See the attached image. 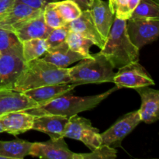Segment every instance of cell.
<instances>
[{
    "label": "cell",
    "instance_id": "1",
    "mask_svg": "<svg viewBox=\"0 0 159 159\" xmlns=\"http://www.w3.org/2000/svg\"><path fill=\"white\" fill-rule=\"evenodd\" d=\"M69 68H61L40 58L26 62L13 90L23 93L44 85L70 83Z\"/></svg>",
    "mask_w": 159,
    "mask_h": 159
},
{
    "label": "cell",
    "instance_id": "2",
    "mask_svg": "<svg viewBox=\"0 0 159 159\" xmlns=\"http://www.w3.org/2000/svg\"><path fill=\"white\" fill-rule=\"evenodd\" d=\"M100 52L111 62L114 68H120L139 61L138 49L128 37L126 20L114 16L108 36Z\"/></svg>",
    "mask_w": 159,
    "mask_h": 159
},
{
    "label": "cell",
    "instance_id": "3",
    "mask_svg": "<svg viewBox=\"0 0 159 159\" xmlns=\"http://www.w3.org/2000/svg\"><path fill=\"white\" fill-rule=\"evenodd\" d=\"M119 89L116 86L99 95L91 96H75L72 93L65 94L44 105L25 110L34 116L43 114H55L70 117L81 112L87 111L97 107L102 101Z\"/></svg>",
    "mask_w": 159,
    "mask_h": 159
},
{
    "label": "cell",
    "instance_id": "4",
    "mask_svg": "<svg viewBox=\"0 0 159 159\" xmlns=\"http://www.w3.org/2000/svg\"><path fill=\"white\" fill-rule=\"evenodd\" d=\"M70 83L75 86L86 84L113 82L114 67L101 52L92 54L89 58L81 60L78 65L69 68Z\"/></svg>",
    "mask_w": 159,
    "mask_h": 159
},
{
    "label": "cell",
    "instance_id": "5",
    "mask_svg": "<svg viewBox=\"0 0 159 159\" xmlns=\"http://www.w3.org/2000/svg\"><path fill=\"white\" fill-rule=\"evenodd\" d=\"M63 137L81 141L91 151L95 150L102 144L99 130L93 127L89 120L77 115L68 118Z\"/></svg>",
    "mask_w": 159,
    "mask_h": 159
},
{
    "label": "cell",
    "instance_id": "6",
    "mask_svg": "<svg viewBox=\"0 0 159 159\" xmlns=\"http://www.w3.org/2000/svg\"><path fill=\"white\" fill-rule=\"evenodd\" d=\"M26 65L21 44L0 55V90H12Z\"/></svg>",
    "mask_w": 159,
    "mask_h": 159
},
{
    "label": "cell",
    "instance_id": "7",
    "mask_svg": "<svg viewBox=\"0 0 159 159\" xmlns=\"http://www.w3.org/2000/svg\"><path fill=\"white\" fill-rule=\"evenodd\" d=\"M126 28L130 41L141 49L153 43L159 35V18H129Z\"/></svg>",
    "mask_w": 159,
    "mask_h": 159
},
{
    "label": "cell",
    "instance_id": "8",
    "mask_svg": "<svg viewBox=\"0 0 159 159\" xmlns=\"http://www.w3.org/2000/svg\"><path fill=\"white\" fill-rule=\"evenodd\" d=\"M113 83L118 89H137L140 87L151 86L155 84L147 70L138 61L132 62L115 72Z\"/></svg>",
    "mask_w": 159,
    "mask_h": 159
},
{
    "label": "cell",
    "instance_id": "9",
    "mask_svg": "<svg viewBox=\"0 0 159 159\" xmlns=\"http://www.w3.org/2000/svg\"><path fill=\"white\" fill-rule=\"evenodd\" d=\"M141 122L138 110L127 113L108 130L101 134L102 144L114 148L121 147L124 138L130 134Z\"/></svg>",
    "mask_w": 159,
    "mask_h": 159
},
{
    "label": "cell",
    "instance_id": "10",
    "mask_svg": "<svg viewBox=\"0 0 159 159\" xmlns=\"http://www.w3.org/2000/svg\"><path fill=\"white\" fill-rule=\"evenodd\" d=\"M29 155L45 159H74L75 153L69 150L62 137L51 138L44 142L33 143Z\"/></svg>",
    "mask_w": 159,
    "mask_h": 159
},
{
    "label": "cell",
    "instance_id": "11",
    "mask_svg": "<svg viewBox=\"0 0 159 159\" xmlns=\"http://www.w3.org/2000/svg\"><path fill=\"white\" fill-rule=\"evenodd\" d=\"M141 99V105L138 110L141 122L151 124L159 118V92L148 86L135 89Z\"/></svg>",
    "mask_w": 159,
    "mask_h": 159
},
{
    "label": "cell",
    "instance_id": "12",
    "mask_svg": "<svg viewBox=\"0 0 159 159\" xmlns=\"http://www.w3.org/2000/svg\"><path fill=\"white\" fill-rule=\"evenodd\" d=\"M43 10L34 9L25 3L16 1L10 10L0 20V28L13 31L30 19L40 15Z\"/></svg>",
    "mask_w": 159,
    "mask_h": 159
},
{
    "label": "cell",
    "instance_id": "13",
    "mask_svg": "<svg viewBox=\"0 0 159 159\" xmlns=\"http://www.w3.org/2000/svg\"><path fill=\"white\" fill-rule=\"evenodd\" d=\"M35 116L25 110L11 111L0 116V124L3 132L17 136L32 130Z\"/></svg>",
    "mask_w": 159,
    "mask_h": 159
},
{
    "label": "cell",
    "instance_id": "14",
    "mask_svg": "<svg viewBox=\"0 0 159 159\" xmlns=\"http://www.w3.org/2000/svg\"><path fill=\"white\" fill-rule=\"evenodd\" d=\"M68 30L80 34L93 42L94 45L101 48L103 47L106 40L96 28L89 10L82 11V14L73 21L66 24Z\"/></svg>",
    "mask_w": 159,
    "mask_h": 159
},
{
    "label": "cell",
    "instance_id": "15",
    "mask_svg": "<svg viewBox=\"0 0 159 159\" xmlns=\"http://www.w3.org/2000/svg\"><path fill=\"white\" fill-rule=\"evenodd\" d=\"M75 85L71 83L55 84L44 85L23 92L26 96L32 99L37 106H42L65 94L73 93Z\"/></svg>",
    "mask_w": 159,
    "mask_h": 159
},
{
    "label": "cell",
    "instance_id": "16",
    "mask_svg": "<svg viewBox=\"0 0 159 159\" xmlns=\"http://www.w3.org/2000/svg\"><path fill=\"white\" fill-rule=\"evenodd\" d=\"M68 118L69 117L55 114L36 116L32 130L47 134L51 138H62L68 122Z\"/></svg>",
    "mask_w": 159,
    "mask_h": 159
},
{
    "label": "cell",
    "instance_id": "17",
    "mask_svg": "<svg viewBox=\"0 0 159 159\" xmlns=\"http://www.w3.org/2000/svg\"><path fill=\"white\" fill-rule=\"evenodd\" d=\"M38 107L36 102L21 92L0 90V116L11 111L26 110Z\"/></svg>",
    "mask_w": 159,
    "mask_h": 159
},
{
    "label": "cell",
    "instance_id": "18",
    "mask_svg": "<svg viewBox=\"0 0 159 159\" xmlns=\"http://www.w3.org/2000/svg\"><path fill=\"white\" fill-rule=\"evenodd\" d=\"M53 29L46 24L43 12L30 19L13 30L20 42L30 39H46Z\"/></svg>",
    "mask_w": 159,
    "mask_h": 159
},
{
    "label": "cell",
    "instance_id": "19",
    "mask_svg": "<svg viewBox=\"0 0 159 159\" xmlns=\"http://www.w3.org/2000/svg\"><path fill=\"white\" fill-rule=\"evenodd\" d=\"M89 12L96 28L104 39H107L113 24L114 14L109 3L102 0H92Z\"/></svg>",
    "mask_w": 159,
    "mask_h": 159
},
{
    "label": "cell",
    "instance_id": "20",
    "mask_svg": "<svg viewBox=\"0 0 159 159\" xmlns=\"http://www.w3.org/2000/svg\"><path fill=\"white\" fill-rule=\"evenodd\" d=\"M43 56L41 58L45 61L61 68H66L71 64L85 59L82 54L70 49L66 42L54 48H48Z\"/></svg>",
    "mask_w": 159,
    "mask_h": 159
},
{
    "label": "cell",
    "instance_id": "21",
    "mask_svg": "<svg viewBox=\"0 0 159 159\" xmlns=\"http://www.w3.org/2000/svg\"><path fill=\"white\" fill-rule=\"evenodd\" d=\"M33 143L23 140L0 141V156L4 159H23L29 155Z\"/></svg>",
    "mask_w": 159,
    "mask_h": 159
},
{
    "label": "cell",
    "instance_id": "22",
    "mask_svg": "<svg viewBox=\"0 0 159 159\" xmlns=\"http://www.w3.org/2000/svg\"><path fill=\"white\" fill-rule=\"evenodd\" d=\"M22 54L26 62L41 57L48 50L45 39H30L21 42Z\"/></svg>",
    "mask_w": 159,
    "mask_h": 159
},
{
    "label": "cell",
    "instance_id": "23",
    "mask_svg": "<svg viewBox=\"0 0 159 159\" xmlns=\"http://www.w3.org/2000/svg\"><path fill=\"white\" fill-rule=\"evenodd\" d=\"M65 42L70 49L82 54L85 58H89L92 57V54L89 52V48L94 45V43L89 39L85 38L77 33L69 30Z\"/></svg>",
    "mask_w": 159,
    "mask_h": 159
},
{
    "label": "cell",
    "instance_id": "24",
    "mask_svg": "<svg viewBox=\"0 0 159 159\" xmlns=\"http://www.w3.org/2000/svg\"><path fill=\"white\" fill-rule=\"evenodd\" d=\"M54 7L67 23L77 19L82 14V11L72 0H64L54 2Z\"/></svg>",
    "mask_w": 159,
    "mask_h": 159
},
{
    "label": "cell",
    "instance_id": "25",
    "mask_svg": "<svg viewBox=\"0 0 159 159\" xmlns=\"http://www.w3.org/2000/svg\"><path fill=\"white\" fill-rule=\"evenodd\" d=\"M131 18H159V5L155 0H140Z\"/></svg>",
    "mask_w": 159,
    "mask_h": 159
},
{
    "label": "cell",
    "instance_id": "26",
    "mask_svg": "<svg viewBox=\"0 0 159 159\" xmlns=\"http://www.w3.org/2000/svg\"><path fill=\"white\" fill-rule=\"evenodd\" d=\"M114 148L102 144L99 148L91 151V153H75L74 159H114L116 158Z\"/></svg>",
    "mask_w": 159,
    "mask_h": 159
},
{
    "label": "cell",
    "instance_id": "27",
    "mask_svg": "<svg viewBox=\"0 0 159 159\" xmlns=\"http://www.w3.org/2000/svg\"><path fill=\"white\" fill-rule=\"evenodd\" d=\"M43 16L46 24L51 29L61 27L67 24L66 22L57 12V9L54 7V2L49 3L45 6L43 10Z\"/></svg>",
    "mask_w": 159,
    "mask_h": 159
},
{
    "label": "cell",
    "instance_id": "28",
    "mask_svg": "<svg viewBox=\"0 0 159 159\" xmlns=\"http://www.w3.org/2000/svg\"><path fill=\"white\" fill-rule=\"evenodd\" d=\"M19 44H21V42L13 31L0 28V55Z\"/></svg>",
    "mask_w": 159,
    "mask_h": 159
},
{
    "label": "cell",
    "instance_id": "29",
    "mask_svg": "<svg viewBox=\"0 0 159 159\" xmlns=\"http://www.w3.org/2000/svg\"><path fill=\"white\" fill-rule=\"evenodd\" d=\"M129 1L130 0H109L108 3L115 16L127 20L131 16L129 9Z\"/></svg>",
    "mask_w": 159,
    "mask_h": 159
},
{
    "label": "cell",
    "instance_id": "30",
    "mask_svg": "<svg viewBox=\"0 0 159 159\" xmlns=\"http://www.w3.org/2000/svg\"><path fill=\"white\" fill-rule=\"evenodd\" d=\"M68 32H69V30L67 27L66 25L61 27L53 29L48 37L45 39L48 48H54L65 42Z\"/></svg>",
    "mask_w": 159,
    "mask_h": 159
},
{
    "label": "cell",
    "instance_id": "31",
    "mask_svg": "<svg viewBox=\"0 0 159 159\" xmlns=\"http://www.w3.org/2000/svg\"><path fill=\"white\" fill-rule=\"evenodd\" d=\"M16 1L25 3L34 9L43 10L47 5L51 2H55L57 0H16Z\"/></svg>",
    "mask_w": 159,
    "mask_h": 159
},
{
    "label": "cell",
    "instance_id": "32",
    "mask_svg": "<svg viewBox=\"0 0 159 159\" xmlns=\"http://www.w3.org/2000/svg\"><path fill=\"white\" fill-rule=\"evenodd\" d=\"M16 0H0V20L10 10Z\"/></svg>",
    "mask_w": 159,
    "mask_h": 159
},
{
    "label": "cell",
    "instance_id": "33",
    "mask_svg": "<svg viewBox=\"0 0 159 159\" xmlns=\"http://www.w3.org/2000/svg\"><path fill=\"white\" fill-rule=\"evenodd\" d=\"M72 1H74L79 6L82 11L89 10L92 3V0H72Z\"/></svg>",
    "mask_w": 159,
    "mask_h": 159
},
{
    "label": "cell",
    "instance_id": "34",
    "mask_svg": "<svg viewBox=\"0 0 159 159\" xmlns=\"http://www.w3.org/2000/svg\"><path fill=\"white\" fill-rule=\"evenodd\" d=\"M140 0H130L129 1V9H130V12H133V11L134 10V9L136 8V6H138V4L139 3Z\"/></svg>",
    "mask_w": 159,
    "mask_h": 159
},
{
    "label": "cell",
    "instance_id": "35",
    "mask_svg": "<svg viewBox=\"0 0 159 159\" xmlns=\"http://www.w3.org/2000/svg\"><path fill=\"white\" fill-rule=\"evenodd\" d=\"M2 132H3V129L2 127L1 124H0V133H2Z\"/></svg>",
    "mask_w": 159,
    "mask_h": 159
},
{
    "label": "cell",
    "instance_id": "36",
    "mask_svg": "<svg viewBox=\"0 0 159 159\" xmlns=\"http://www.w3.org/2000/svg\"><path fill=\"white\" fill-rule=\"evenodd\" d=\"M155 2H158L159 0H155Z\"/></svg>",
    "mask_w": 159,
    "mask_h": 159
},
{
    "label": "cell",
    "instance_id": "37",
    "mask_svg": "<svg viewBox=\"0 0 159 159\" xmlns=\"http://www.w3.org/2000/svg\"><path fill=\"white\" fill-rule=\"evenodd\" d=\"M0 159H4V158H3L2 156H0Z\"/></svg>",
    "mask_w": 159,
    "mask_h": 159
}]
</instances>
